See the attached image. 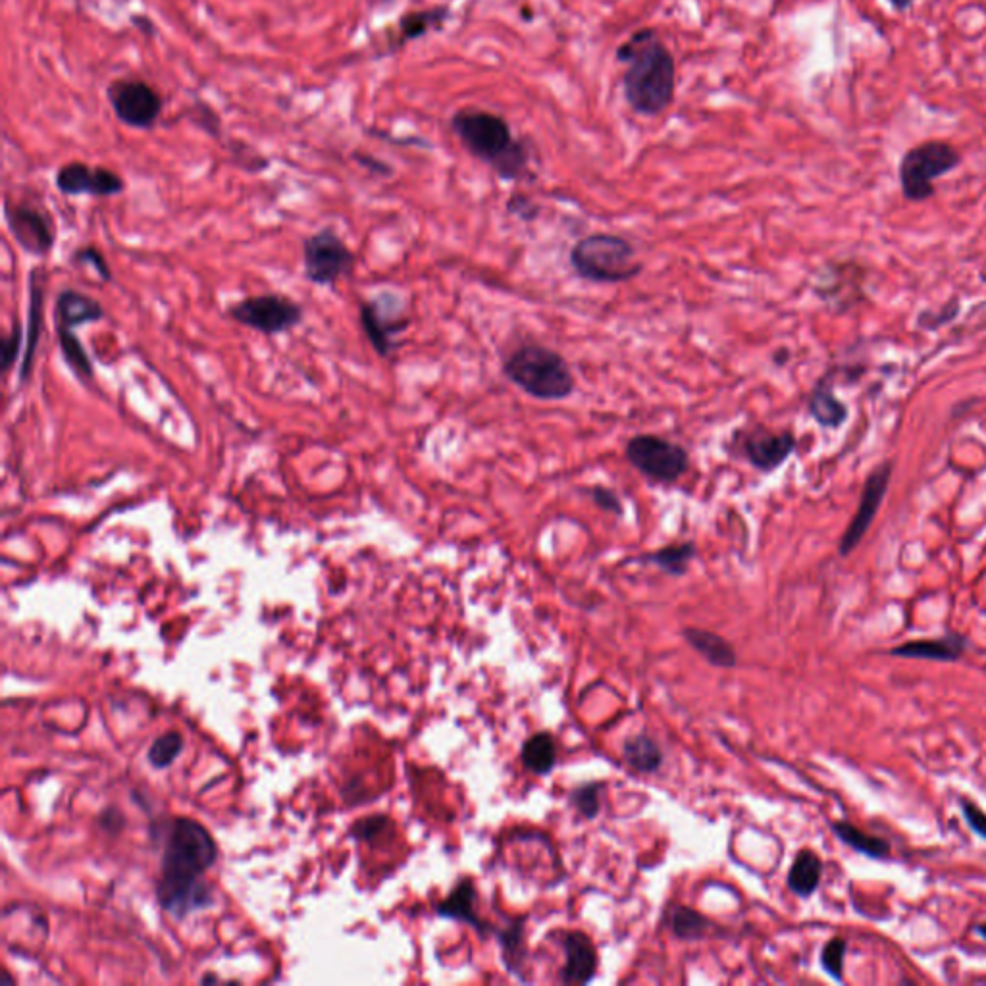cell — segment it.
Here are the masks:
<instances>
[{"mask_svg": "<svg viewBox=\"0 0 986 986\" xmlns=\"http://www.w3.org/2000/svg\"><path fill=\"white\" fill-rule=\"evenodd\" d=\"M216 857L218 846L201 823L189 817L170 823L162 852V875L155 886L156 900L164 911L185 919L193 911L212 906V888L205 875Z\"/></svg>", "mask_w": 986, "mask_h": 986, "instance_id": "cell-1", "label": "cell"}, {"mask_svg": "<svg viewBox=\"0 0 986 986\" xmlns=\"http://www.w3.org/2000/svg\"><path fill=\"white\" fill-rule=\"evenodd\" d=\"M624 64V99L640 116H659L673 101L676 89L675 58L655 29H640L617 51Z\"/></svg>", "mask_w": 986, "mask_h": 986, "instance_id": "cell-2", "label": "cell"}, {"mask_svg": "<svg viewBox=\"0 0 986 986\" xmlns=\"http://www.w3.org/2000/svg\"><path fill=\"white\" fill-rule=\"evenodd\" d=\"M449 124L468 155L490 166L501 180L517 182L528 176V145L513 137L505 118L488 110L467 106L457 110Z\"/></svg>", "mask_w": 986, "mask_h": 986, "instance_id": "cell-3", "label": "cell"}, {"mask_svg": "<svg viewBox=\"0 0 986 986\" xmlns=\"http://www.w3.org/2000/svg\"><path fill=\"white\" fill-rule=\"evenodd\" d=\"M505 378L540 401H563L576 390L567 359L540 343H524L503 361Z\"/></svg>", "mask_w": 986, "mask_h": 986, "instance_id": "cell-4", "label": "cell"}, {"mask_svg": "<svg viewBox=\"0 0 986 986\" xmlns=\"http://www.w3.org/2000/svg\"><path fill=\"white\" fill-rule=\"evenodd\" d=\"M572 270L586 282L624 284L642 274L636 247L621 235L592 234L571 249Z\"/></svg>", "mask_w": 986, "mask_h": 986, "instance_id": "cell-5", "label": "cell"}, {"mask_svg": "<svg viewBox=\"0 0 986 986\" xmlns=\"http://www.w3.org/2000/svg\"><path fill=\"white\" fill-rule=\"evenodd\" d=\"M960 162V153L944 141H927L909 149L900 162V183L906 199H931L935 195L936 178L950 174Z\"/></svg>", "mask_w": 986, "mask_h": 986, "instance_id": "cell-6", "label": "cell"}, {"mask_svg": "<svg viewBox=\"0 0 986 986\" xmlns=\"http://www.w3.org/2000/svg\"><path fill=\"white\" fill-rule=\"evenodd\" d=\"M626 461L655 484H675L690 468V453L680 443L655 434H638L624 447Z\"/></svg>", "mask_w": 986, "mask_h": 986, "instance_id": "cell-7", "label": "cell"}, {"mask_svg": "<svg viewBox=\"0 0 986 986\" xmlns=\"http://www.w3.org/2000/svg\"><path fill=\"white\" fill-rule=\"evenodd\" d=\"M106 99L118 122L131 130H153L164 110L160 91L141 78L112 79L106 85Z\"/></svg>", "mask_w": 986, "mask_h": 986, "instance_id": "cell-8", "label": "cell"}, {"mask_svg": "<svg viewBox=\"0 0 986 986\" xmlns=\"http://www.w3.org/2000/svg\"><path fill=\"white\" fill-rule=\"evenodd\" d=\"M228 316L264 336L286 334L305 318L303 307L282 293H264L241 299L228 309Z\"/></svg>", "mask_w": 986, "mask_h": 986, "instance_id": "cell-9", "label": "cell"}, {"mask_svg": "<svg viewBox=\"0 0 986 986\" xmlns=\"http://www.w3.org/2000/svg\"><path fill=\"white\" fill-rule=\"evenodd\" d=\"M303 266L305 278L314 286H334L351 274L355 253L334 228H322L303 241Z\"/></svg>", "mask_w": 986, "mask_h": 986, "instance_id": "cell-10", "label": "cell"}, {"mask_svg": "<svg viewBox=\"0 0 986 986\" xmlns=\"http://www.w3.org/2000/svg\"><path fill=\"white\" fill-rule=\"evenodd\" d=\"M4 218L8 230L14 235L16 243L37 257H45L51 253L56 241V226L51 212L45 208L35 207L29 203H4Z\"/></svg>", "mask_w": 986, "mask_h": 986, "instance_id": "cell-11", "label": "cell"}, {"mask_svg": "<svg viewBox=\"0 0 986 986\" xmlns=\"http://www.w3.org/2000/svg\"><path fill=\"white\" fill-rule=\"evenodd\" d=\"M54 185L68 197H116L124 193L126 182L120 174L104 166H89L85 162H68L58 168Z\"/></svg>", "mask_w": 986, "mask_h": 986, "instance_id": "cell-12", "label": "cell"}, {"mask_svg": "<svg viewBox=\"0 0 986 986\" xmlns=\"http://www.w3.org/2000/svg\"><path fill=\"white\" fill-rule=\"evenodd\" d=\"M361 326L374 351L380 357H390L395 336L409 326V320L401 314L399 301L390 293H382L361 305Z\"/></svg>", "mask_w": 986, "mask_h": 986, "instance_id": "cell-13", "label": "cell"}, {"mask_svg": "<svg viewBox=\"0 0 986 986\" xmlns=\"http://www.w3.org/2000/svg\"><path fill=\"white\" fill-rule=\"evenodd\" d=\"M890 476H892V465L890 463H883L881 467L875 468L867 476L856 515H854V519H852L850 526L846 528V532L842 536L840 555H850L856 549L857 545H859V542L863 540V536L867 534L869 526L873 524L875 515H877V511H879V507L883 503L884 495H886V490H888Z\"/></svg>", "mask_w": 986, "mask_h": 986, "instance_id": "cell-14", "label": "cell"}, {"mask_svg": "<svg viewBox=\"0 0 986 986\" xmlns=\"http://www.w3.org/2000/svg\"><path fill=\"white\" fill-rule=\"evenodd\" d=\"M796 449V436L788 430L771 432L767 428H755L742 440L746 461L759 472H773L782 467Z\"/></svg>", "mask_w": 986, "mask_h": 986, "instance_id": "cell-15", "label": "cell"}, {"mask_svg": "<svg viewBox=\"0 0 986 986\" xmlns=\"http://www.w3.org/2000/svg\"><path fill=\"white\" fill-rule=\"evenodd\" d=\"M43 301H45V274L41 268H35L29 276V316H27L26 330V351L24 359L20 364V384H27L31 372H33V361H35V351L37 343L41 338V326H43Z\"/></svg>", "mask_w": 986, "mask_h": 986, "instance_id": "cell-16", "label": "cell"}, {"mask_svg": "<svg viewBox=\"0 0 986 986\" xmlns=\"http://www.w3.org/2000/svg\"><path fill=\"white\" fill-rule=\"evenodd\" d=\"M565 956L567 963L561 971V981L565 985H586L594 979L597 969V954L590 936L574 931L565 936Z\"/></svg>", "mask_w": 986, "mask_h": 986, "instance_id": "cell-17", "label": "cell"}, {"mask_svg": "<svg viewBox=\"0 0 986 986\" xmlns=\"http://www.w3.org/2000/svg\"><path fill=\"white\" fill-rule=\"evenodd\" d=\"M104 316L103 305L78 289H62L54 303V322L62 328L76 330L83 324L101 322Z\"/></svg>", "mask_w": 986, "mask_h": 986, "instance_id": "cell-18", "label": "cell"}, {"mask_svg": "<svg viewBox=\"0 0 986 986\" xmlns=\"http://www.w3.org/2000/svg\"><path fill=\"white\" fill-rule=\"evenodd\" d=\"M476 898H478L476 886L470 879H465L453 888V892L443 902L438 904L436 911L440 917L463 921L467 925H472L480 935H484L488 931V927L476 915Z\"/></svg>", "mask_w": 986, "mask_h": 986, "instance_id": "cell-19", "label": "cell"}, {"mask_svg": "<svg viewBox=\"0 0 986 986\" xmlns=\"http://www.w3.org/2000/svg\"><path fill=\"white\" fill-rule=\"evenodd\" d=\"M447 18H449L447 6H434V8L403 14L397 24V39L391 43V49H401L403 45L428 35L432 29L442 27Z\"/></svg>", "mask_w": 986, "mask_h": 986, "instance_id": "cell-20", "label": "cell"}, {"mask_svg": "<svg viewBox=\"0 0 986 986\" xmlns=\"http://www.w3.org/2000/svg\"><path fill=\"white\" fill-rule=\"evenodd\" d=\"M967 640L958 634L938 638V640H915L906 642L894 649V655L911 659H933V661H956L965 651Z\"/></svg>", "mask_w": 986, "mask_h": 986, "instance_id": "cell-21", "label": "cell"}, {"mask_svg": "<svg viewBox=\"0 0 986 986\" xmlns=\"http://www.w3.org/2000/svg\"><path fill=\"white\" fill-rule=\"evenodd\" d=\"M684 638L711 665L723 667V669H732L736 665L734 648L728 644L725 638H721V636H717L713 632H707V630H698V628H686L684 630Z\"/></svg>", "mask_w": 986, "mask_h": 986, "instance_id": "cell-22", "label": "cell"}, {"mask_svg": "<svg viewBox=\"0 0 986 986\" xmlns=\"http://www.w3.org/2000/svg\"><path fill=\"white\" fill-rule=\"evenodd\" d=\"M821 873H823L821 857L811 850H802L788 871V886L794 894L807 898L821 883Z\"/></svg>", "mask_w": 986, "mask_h": 986, "instance_id": "cell-23", "label": "cell"}, {"mask_svg": "<svg viewBox=\"0 0 986 986\" xmlns=\"http://www.w3.org/2000/svg\"><path fill=\"white\" fill-rule=\"evenodd\" d=\"M624 761L638 773H655L663 765V752L659 744L648 736L638 734L626 740L623 746Z\"/></svg>", "mask_w": 986, "mask_h": 986, "instance_id": "cell-24", "label": "cell"}, {"mask_svg": "<svg viewBox=\"0 0 986 986\" xmlns=\"http://www.w3.org/2000/svg\"><path fill=\"white\" fill-rule=\"evenodd\" d=\"M696 555H698V547L694 542H682V544L665 545L663 549H657L640 557V561L655 565L671 576H684Z\"/></svg>", "mask_w": 986, "mask_h": 986, "instance_id": "cell-25", "label": "cell"}, {"mask_svg": "<svg viewBox=\"0 0 986 986\" xmlns=\"http://www.w3.org/2000/svg\"><path fill=\"white\" fill-rule=\"evenodd\" d=\"M522 763L534 775H547L557 763V746L549 732H538L522 746Z\"/></svg>", "mask_w": 986, "mask_h": 986, "instance_id": "cell-26", "label": "cell"}, {"mask_svg": "<svg viewBox=\"0 0 986 986\" xmlns=\"http://www.w3.org/2000/svg\"><path fill=\"white\" fill-rule=\"evenodd\" d=\"M809 413L825 428H838L848 418L846 407L834 397L829 380H821L809 397Z\"/></svg>", "mask_w": 986, "mask_h": 986, "instance_id": "cell-27", "label": "cell"}, {"mask_svg": "<svg viewBox=\"0 0 986 986\" xmlns=\"http://www.w3.org/2000/svg\"><path fill=\"white\" fill-rule=\"evenodd\" d=\"M832 831H834V834L844 844L852 846L859 854L875 857V859H883V857L890 856V844L884 838L859 831L857 827H854L848 821H836V823H832Z\"/></svg>", "mask_w": 986, "mask_h": 986, "instance_id": "cell-28", "label": "cell"}, {"mask_svg": "<svg viewBox=\"0 0 986 986\" xmlns=\"http://www.w3.org/2000/svg\"><path fill=\"white\" fill-rule=\"evenodd\" d=\"M56 336H58L62 357H64L66 364L72 368V372L78 376L79 380H83V382L91 380L93 374H95L91 357L85 351L81 339L74 334V330L56 326Z\"/></svg>", "mask_w": 986, "mask_h": 986, "instance_id": "cell-29", "label": "cell"}, {"mask_svg": "<svg viewBox=\"0 0 986 986\" xmlns=\"http://www.w3.org/2000/svg\"><path fill=\"white\" fill-rule=\"evenodd\" d=\"M709 925L711 923L692 908H675L671 911V929L678 938L696 940L705 935Z\"/></svg>", "mask_w": 986, "mask_h": 986, "instance_id": "cell-30", "label": "cell"}, {"mask_svg": "<svg viewBox=\"0 0 986 986\" xmlns=\"http://www.w3.org/2000/svg\"><path fill=\"white\" fill-rule=\"evenodd\" d=\"M183 750V738L180 732H164L156 738L149 748V763L156 769L170 767Z\"/></svg>", "mask_w": 986, "mask_h": 986, "instance_id": "cell-31", "label": "cell"}, {"mask_svg": "<svg viewBox=\"0 0 986 986\" xmlns=\"http://www.w3.org/2000/svg\"><path fill=\"white\" fill-rule=\"evenodd\" d=\"M522 931H524V925L520 921V923H513L507 931H501L499 933V944L503 948V961H505V965L513 973H519L520 965L524 961V936H522Z\"/></svg>", "mask_w": 986, "mask_h": 986, "instance_id": "cell-32", "label": "cell"}, {"mask_svg": "<svg viewBox=\"0 0 986 986\" xmlns=\"http://www.w3.org/2000/svg\"><path fill=\"white\" fill-rule=\"evenodd\" d=\"M601 790L603 786L597 784V782H590V784H584L580 788H576L571 794V804L576 807V811L586 817V819H594L601 809Z\"/></svg>", "mask_w": 986, "mask_h": 986, "instance_id": "cell-33", "label": "cell"}, {"mask_svg": "<svg viewBox=\"0 0 986 986\" xmlns=\"http://www.w3.org/2000/svg\"><path fill=\"white\" fill-rule=\"evenodd\" d=\"M846 940L842 938H832L831 942L825 946L821 963L825 971L831 975L832 979L842 981V971H844V954H846Z\"/></svg>", "mask_w": 986, "mask_h": 986, "instance_id": "cell-34", "label": "cell"}, {"mask_svg": "<svg viewBox=\"0 0 986 986\" xmlns=\"http://www.w3.org/2000/svg\"><path fill=\"white\" fill-rule=\"evenodd\" d=\"M586 493L590 495V499L596 503L599 509L611 513V515H617L621 517L624 513L623 501L617 493L613 492L611 488H605V486H592L590 490H586Z\"/></svg>", "mask_w": 986, "mask_h": 986, "instance_id": "cell-35", "label": "cell"}, {"mask_svg": "<svg viewBox=\"0 0 986 986\" xmlns=\"http://www.w3.org/2000/svg\"><path fill=\"white\" fill-rule=\"evenodd\" d=\"M22 336H24L22 326L14 324L12 332L0 341V361H2L4 370H8L12 364L16 363V357H18L20 347H22Z\"/></svg>", "mask_w": 986, "mask_h": 986, "instance_id": "cell-36", "label": "cell"}, {"mask_svg": "<svg viewBox=\"0 0 986 986\" xmlns=\"http://www.w3.org/2000/svg\"><path fill=\"white\" fill-rule=\"evenodd\" d=\"M74 262H79V264H91L93 270H97V274L103 278L104 282H110L112 280V272H110V266L106 264L104 260L103 253L97 249V247H83V249H78L72 257Z\"/></svg>", "mask_w": 986, "mask_h": 986, "instance_id": "cell-37", "label": "cell"}, {"mask_svg": "<svg viewBox=\"0 0 986 986\" xmlns=\"http://www.w3.org/2000/svg\"><path fill=\"white\" fill-rule=\"evenodd\" d=\"M193 110L197 112L195 122H197L203 130L207 131L208 135H212V137L220 139V137H222V122H220V116L212 110V106H208V104L203 103V101H197L195 106H193Z\"/></svg>", "mask_w": 986, "mask_h": 986, "instance_id": "cell-38", "label": "cell"}, {"mask_svg": "<svg viewBox=\"0 0 986 986\" xmlns=\"http://www.w3.org/2000/svg\"><path fill=\"white\" fill-rule=\"evenodd\" d=\"M390 825V819L384 817V815H374V817H368V819H363L359 821L355 827H353V832L357 838H363V840H372L374 836H378L380 832H384V829Z\"/></svg>", "mask_w": 986, "mask_h": 986, "instance_id": "cell-39", "label": "cell"}, {"mask_svg": "<svg viewBox=\"0 0 986 986\" xmlns=\"http://www.w3.org/2000/svg\"><path fill=\"white\" fill-rule=\"evenodd\" d=\"M961 809H963V815L967 819V825L977 832L981 838L986 840V813L979 807V805L973 804V802H961Z\"/></svg>", "mask_w": 986, "mask_h": 986, "instance_id": "cell-40", "label": "cell"}, {"mask_svg": "<svg viewBox=\"0 0 986 986\" xmlns=\"http://www.w3.org/2000/svg\"><path fill=\"white\" fill-rule=\"evenodd\" d=\"M507 208H509L511 214L519 216L520 220H526V222H530V220H534L538 216V207H534V203L530 199L522 197V195H515L509 201Z\"/></svg>", "mask_w": 986, "mask_h": 986, "instance_id": "cell-41", "label": "cell"}, {"mask_svg": "<svg viewBox=\"0 0 986 986\" xmlns=\"http://www.w3.org/2000/svg\"><path fill=\"white\" fill-rule=\"evenodd\" d=\"M355 158L359 160V164H361V166L368 168V170H370V172H374V174H380V176H391V174H393L391 166H388V164H386V162H382V160H378V158H374V156L355 155Z\"/></svg>", "mask_w": 986, "mask_h": 986, "instance_id": "cell-42", "label": "cell"}, {"mask_svg": "<svg viewBox=\"0 0 986 986\" xmlns=\"http://www.w3.org/2000/svg\"><path fill=\"white\" fill-rule=\"evenodd\" d=\"M131 24L137 27L143 35H147V37H155L156 35L155 22L149 16H145V14H133L131 16Z\"/></svg>", "mask_w": 986, "mask_h": 986, "instance_id": "cell-43", "label": "cell"}, {"mask_svg": "<svg viewBox=\"0 0 986 986\" xmlns=\"http://www.w3.org/2000/svg\"><path fill=\"white\" fill-rule=\"evenodd\" d=\"M888 2H890V4L898 10V12H906L908 8H911V4H913V0H888Z\"/></svg>", "mask_w": 986, "mask_h": 986, "instance_id": "cell-44", "label": "cell"}, {"mask_svg": "<svg viewBox=\"0 0 986 986\" xmlns=\"http://www.w3.org/2000/svg\"><path fill=\"white\" fill-rule=\"evenodd\" d=\"M977 933L983 936L986 940V923H983V925H979V927H977Z\"/></svg>", "mask_w": 986, "mask_h": 986, "instance_id": "cell-45", "label": "cell"}]
</instances>
